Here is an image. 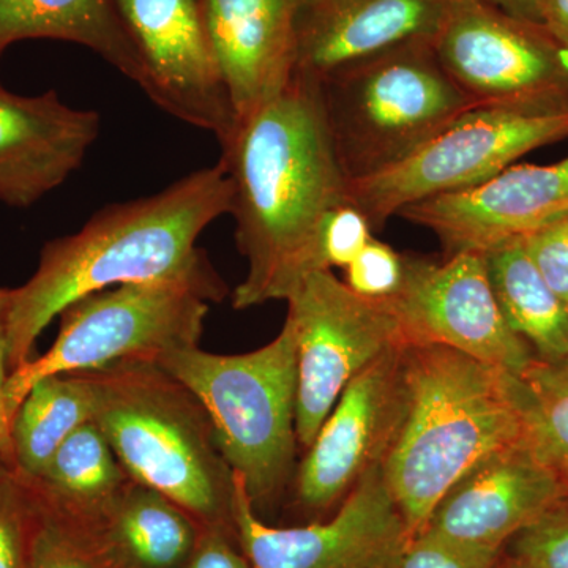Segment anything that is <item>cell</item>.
Here are the masks:
<instances>
[{"instance_id":"cell-1","label":"cell","mask_w":568,"mask_h":568,"mask_svg":"<svg viewBox=\"0 0 568 568\" xmlns=\"http://www.w3.org/2000/svg\"><path fill=\"white\" fill-rule=\"evenodd\" d=\"M233 182L235 242L248 263L235 310L286 301L302 280L324 271L317 235L328 211L346 203L316 84L295 80L241 123L222 148Z\"/></svg>"},{"instance_id":"cell-2","label":"cell","mask_w":568,"mask_h":568,"mask_svg":"<svg viewBox=\"0 0 568 568\" xmlns=\"http://www.w3.org/2000/svg\"><path fill=\"white\" fill-rule=\"evenodd\" d=\"M231 207L233 182L219 162L152 196L106 205L78 233L47 242L36 274L11 293L10 373L31 361L52 320L85 295L211 267L196 241Z\"/></svg>"},{"instance_id":"cell-3","label":"cell","mask_w":568,"mask_h":568,"mask_svg":"<svg viewBox=\"0 0 568 568\" xmlns=\"http://www.w3.org/2000/svg\"><path fill=\"white\" fill-rule=\"evenodd\" d=\"M523 444L518 376L450 347H403L402 420L381 466L410 537L470 470Z\"/></svg>"},{"instance_id":"cell-4","label":"cell","mask_w":568,"mask_h":568,"mask_svg":"<svg viewBox=\"0 0 568 568\" xmlns=\"http://www.w3.org/2000/svg\"><path fill=\"white\" fill-rule=\"evenodd\" d=\"M80 375L91 390L92 420L130 480L170 497L204 528L235 537L234 470L197 396L153 362H118Z\"/></svg>"},{"instance_id":"cell-5","label":"cell","mask_w":568,"mask_h":568,"mask_svg":"<svg viewBox=\"0 0 568 568\" xmlns=\"http://www.w3.org/2000/svg\"><path fill=\"white\" fill-rule=\"evenodd\" d=\"M153 364L203 403L216 446L244 478L253 510L260 514L275 503L293 476L298 446L293 323L286 317L274 342L252 353L220 355L192 346L163 354Z\"/></svg>"},{"instance_id":"cell-6","label":"cell","mask_w":568,"mask_h":568,"mask_svg":"<svg viewBox=\"0 0 568 568\" xmlns=\"http://www.w3.org/2000/svg\"><path fill=\"white\" fill-rule=\"evenodd\" d=\"M325 123L347 181L405 162L476 104L437 61L432 41H410L317 82Z\"/></svg>"},{"instance_id":"cell-7","label":"cell","mask_w":568,"mask_h":568,"mask_svg":"<svg viewBox=\"0 0 568 568\" xmlns=\"http://www.w3.org/2000/svg\"><path fill=\"white\" fill-rule=\"evenodd\" d=\"M226 295L227 286L212 265L196 274L85 295L59 315L61 328L47 354L10 373L6 387L10 424L24 396L43 377L125 361L155 362L171 351L200 346L209 304Z\"/></svg>"},{"instance_id":"cell-8","label":"cell","mask_w":568,"mask_h":568,"mask_svg":"<svg viewBox=\"0 0 568 568\" xmlns=\"http://www.w3.org/2000/svg\"><path fill=\"white\" fill-rule=\"evenodd\" d=\"M432 44L448 77L477 108L568 111V51L541 22L481 0H452Z\"/></svg>"},{"instance_id":"cell-9","label":"cell","mask_w":568,"mask_h":568,"mask_svg":"<svg viewBox=\"0 0 568 568\" xmlns=\"http://www.w3.org/2000/svg\"><path fill=\"white\" fill-rule=\"evenodd\" d=\"M568 138V111L519 114L476 108L383 173L347 181V203L383 230L407 205L489 181L519 156Z\"/></svg>"},{"instance_id":"cell-10","label":"cell","mask_w":568,"mask_h":568,"mask_svg":"<svg viewBox=\"0 0 568 568\" xmlns=\"http://www.w3.org/2000/svg\"><path fill=\"white\" fill-rule=\"evenodd\" d=\"M286 302L297 353L295 432L306 450L347 384L405 342L386 302L355 294L334 271L306 275Z\"/></svg>"},{"instance_id":"cell-11","label":"cell","mask_w":568,"mask_h":568,"mask_svg":"<svg viewBox=\"0 0 568 568\" xmlns=\"http://www.w3.org/2000/svg\"><path fill=\"white\" fill-rule=\"evenodd\" d=\"M384 302L405 345L450 347L514 376L536 362L500 312L484 253H457L443 263L406 254L402 290Z\"/></svg>"},{"instance_id":"cell-12","label":"cell","mask_w":568,"mask_h":568,"mask_svg":"<svg viewBox=\"0 0 568 568\" xmlns=\"http://www.w3.org/2000/svg\"><path fill=\"white\" fill-rule=\"evenodd\" d=\"M234 487L235 538L253 568H394L413 538L381 465L355 485L334 518L295 528L264 523L237 473Z\"/></svg>"},{"instance_id":"cell-13","label":"cell","mask_w":568,"mask_h":568,"mask_svg":"<svg viewBox=\"0 0 568 568\" xmlns=\"http://www.w3.org/2000/svg\"><path fill=\"white\" fill-rule=\"evenodd\" d=\"M140 55L141 91L160 110L213 134L220 148L233 138L230 92L205 26L203 0H114Z\"/></svg>"},{"instance_id":"cell-14","label":"cell","mask_w":568,"mask_h":568,"mask_svg":"<svg viewBox=\"0 0 568 568\" xmlns=\"http://www.w3.org/2000/svg\"><path fill=\"white\" fill-rule=\"evenodd\" d=\"M403 347H392L347 384L295 470V500L308 511L345 500L383 465L402 420Z\"/></svg>"},{"instance_id":"cell-15","label":"cell","mask_w":568,"mask_h":568,"mask_svg":"<svg viewBox=\"0 0 568 568\" xmlns=\"http://www.w3.org/2000/svg\"><path fill=\"white\" fill-rule=\"evenodd\" d=\"M568 213V156L558 163L511 164L489 181L407 205L398 216L432 231L446 257L487 253Z\"/></svg>"},{"instance_id":"cell-16","label":"cell","mask_w":568,"mask_h":568,"mask_svg":"<svg viewBox=\"0 0 568 568\" xmlns=\"http://www.w3.org/2000/svg\"><path fill=\"white\" fill-rule=\"evenodd\" d=\"M564 497L566 478L523 444L493 455L463 477L439 500L424 530L467 547L500 551Z\"/></svg>"},{"instance_id":"cell-17","label":"cell","mask_w":568,"mask_h":568,"mask_svg":"<svg viewBox=\"0 0 568 568\" xmlns=\"http://www.w3.org/2000/svg\"><path fill=\"white\" fill-rule=\"evenodd\" d=\"M452 0H298L295 80L317 84L336 70L410 41H433Z\"/></svg>"},{"instance_id":"cell-18","label":"cell","mask_w":568,"mask_h":568,"mask_svg":"<svg viewBox=\"0 0 568 568\" xmlns=\"http://www.w3.org/2000/svg\"><path fill=\"white\" fill-rule=\"evenodd\" d=\"M102 118L55 91L24 97L0 84V203L31 207L59 189L99 140Z\"/></svg>"},{"instance_id":"cell-19","label":"cell","mask_w":568,"mask_h":568,"mask_svg":"<svg viewBox=\"0 0 568 568\" xmlns=\"http://www.w3.org/2000/svg\"><path fill=\"white\" fill-rule=\"evenodd\" d=\"M298 0H203L237 126L287 88L294 77Z\"/></svg>"},{"instance_id":"cell-20","label":"cell","mask_w":568,"mask_h":568,"mask_svg":"<svg viewBox=\"0 0 568 568\" xmlns=\"http://www.w3.org/2000/svg\"><path fill=\"white\" fill-rule=\"evenodd\" d=\"M92 525L119 568H182L204 528L170 497L133 480Z\"/></svg>"},{"instance_id":"cell-21","label":"cell","mask_w":568,"mask_h":568,"mask_svg":"<svg viewBox=\"0 0 568 568\" xmlns=\"http://www.w3.org/2000/svg\"><path fill=\"white\" fill-rule=\"evenodd\" d=\"M81 44L138 85L144 71L114 0H0V55L20 40Z\"/></svg>"},{"instance_id":"cell-22","label":"cell","mask_w":568,"mask_h":568,"mask_svg":"<svg viewBox=\"0 0 568 568\" xmlns=\"http://www.w3.org/2000/svg\"><path fill=\"white\" fill-rule=\"evenodd\" d=\"M489 282L511 331L545 362L568 358V306L545 282L519 239L485 253Z\"/></svg>"},{"instance_id":"cell-23","label":"cell","mask_w":568,"mask_h":568,"mask_svg":"<svg viewBox=\"0 0 568 568\" xmlns=\"http://www.w3.org/2000/svg\"><path fill=\"white\" fill-rule=\"evenodd\" d=\"M50 506L95 523L130 481L93 420L81 425L59 447L39 477L26 478Z\"/></svg>"},{"instance_id":"cell-24","label":"cell","mask_w":568,"mask_h":568,"mask_svg":"<svg viewBox=\"0 0 568 568\" xmlns=\"http://www.w3.org/2000/svg\"><path fill=\"white\" fill-rule=\"evenodd\" d=\"M92 417L91 390L80 373L33 384L11 420L14 473L29 480L39 477L71 433Z\"/></svg>"},{"instance_id":"cell-25","label":"cell","mask_w":568,"mask_h":568,"mask_svg":"<svg viewBox=\"0 0 568 568\" xmlns=\"http://www.w3.org/2000/svg\"><path fill=\"white\" fill-rule=\"evenodd\" d=\"M528 443L568 484V358H536L519 376Z\"/></svg>"},{"instance_id":"cell-26","label":"cell","mask_w":568,"mask_h":568,"mask_svg":"<svg viewBox=\"0 0 568 568\" xmlns=\"http://www.w3.org/2000/svg\"><path fill=\"white\" fill-rule=\"evenodd\" d=\"M36 496L40 514L31 568H119L92 523L50 506L37 493Z\"/></svg>"},{"instance_id":"cell-27","label":"cell","mask_w":568,"mask_h":568,"mask_svg":"<svg viewBox=\"0 0 568 568\" xmlns=\"http://www.w3.org/2000/svg\"><path fill=\"white\" fill-rule=\"evenodd\" d=\"M39 499L24 477L0 478V568H31L39 528Z\"/></svg>"},{"instance_id":"cell-28","label":"cell","mask_w":568,"mask_h":568,"mask_svg":"<svg viewBox=\"0 0 568 568\" xmlns=\"http://www.w3.org/2000/svg\"><path fill=\"white\" fill-rule=\"evenodd\" d=\"M504 549L541 568H568V497L519 530Z\"/></svg>"},{"instance_id":"cell-29","label":"cell","mask_w":568,"mask_h":568,"mask_svg":"<svg viewBox=\"0 0 568 568\" xmlns=\"http://www.w3.org/2000/svg\"><path fill=\"white\" fill-rule=\"evenodd\" d=\"M375 237L368 219L354 204L343 203L327 212L317 235L321 268H345Z\"/></svg>"},{"instance_id":"cell-30","label":"cell","mask_w":568,"mask_h":568,"mask_svg":"<svg viewBox=\"0 0 568 568\" xmlns=\"http://www.w3.org/2000/svg\"><path fill=\"white\" fill-rule=\"evenodd\" d=\"M405 254L373 237L364 252L345 268V283L355 294L372 301H387L402 290Z\"/></svg>"},{"instance_id":"cell-31","label":"cell","mask_w":568,"mask_h":568,"mask_svg":"<svg viewBox=\"0 0 568 568\" xmlns=\"http://www.w3.org/2000/svg\"><path fill=\"white\" fill-rule=\"evenodd\" d=\"M500 551L467 547L424 530L407 541L394 568H495Z\"/></svg>"},{"instance_id":"cell-32","label":"cell","mask_w":568,"mask_h":568,"mask_svg":"<svg viewBox=\"0 0 568 568\" xmlns=\"http://www.w3.org/2000/svg\"><path fill=\"white\" fill-rule=\"evenodd\" d=\"M519 242L545 282L568 306V213Z\"/></svg>"},{"instance_id":"cell-33","label":"cell","mask_w":568,"mask_h":568,"mask_svg":"<svg viewBox=\"0 0 568 568\" xmlns=\"http://www.w3.org/2000/svg\"><path fill=\"white\" fill-rule=\"evenodd\" d=\"M182 568H253L230 532L203 528L196 548Z\"/></svg>"},{"instance_id":"cell-34","label":"cell","mask_w":568,"mask_h":568,"mask_svg":"<svg viewBox=\"0 0 568 568\" xmlns=\"http://www.w3.org/2000/svg\"><path fill=\"white\" fill-rule=\"evenodd\" d=\"M11 293L9 287H0V454L13 470L11 454L10 417L6 406V387L10 376L9 365V327Z\"/></svg>"},{"instance_id":"cell-35","label":"cell","mask_w":568,"mask_h":568,"mask_svg":"<svg viewBox=\"0 0 568 568\" xmlns=\"http://www.w3.org/2000/svg\"><path fill=\"white\" fill-rule=\"evenodd\" d=\"M540 22L568 51V0H541Z\"/></svg>"},{"instance_id":"cell-36","label":"cell","mask_w":568,"mask_h":568,"mask_svg":"<svg viewBox=\"0 0 568 568\" xmlns=\"http://www.w3.org/2000/svg\"><path fill=\"white\" fill-rule=\"evenodd\" d=\"M514 14V17L525 18V20L540 22V3L541 0H481Z\"/></svg>"},{"instance_id":"cell-37","label":"cell","mask_w":568,"mask_h":568,"mask_svg":"<svg viewBox=\"0 0 568 568\" xmlns=\"http://www.w3.org/2000/svg\"><path fill=\"white\" fill-rule=\"evenodd\" d=\"M495 568H541L536 566V564L529 562V560L518 558V556L511 555V552L503 549L500 551L499 559H497V564Z\"/></svg>"},{"instance_id":"cell-38","label":"cell","mask_w":568,"mask_h":568,"mask_svg":"<svg viewBox=\"0 0 568 568\" xmlns=\"http://www.w3.org/2000/svg\"><path fill=\"white\" fill-rule=\"evenodd\" d=\"M11 470V467L7 465L6 459H3L2 454H0V478L7 476Z\"/></svg>"}]
</instances>
